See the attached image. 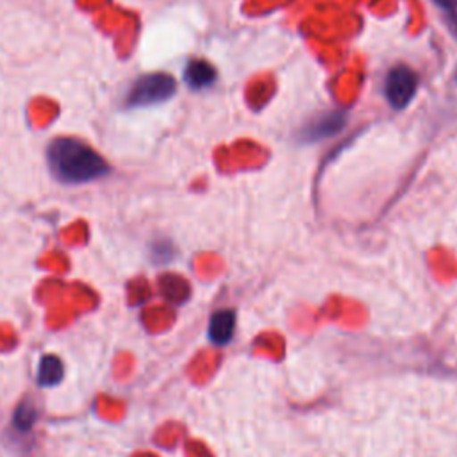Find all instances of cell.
<instances>
[{
	"mask_svg": "<svg viewBox=\"0 0 457 457\" xmlns=\"http://www.w3.org/2000/svg\"><path fill=\"white\" fill-rule=\"evenodd\" d=\"M64 377V366L55 355H43L37 368V382L41 387H54Z\"/></svg>",
	"mask_w": 457,
	"mask_h": 457,
	"instance_id": "cell-7",
	"label": "cell"
},
{
	"mask_svg": "<svg viewBox=\"0 0 457 457\" xmlns=\"http://www.w3.org/2000/svg\"><path fill=\"white\" fill-rule=\"evenodd\" d=\"M455 77H457V73H455Z\"/></svg>",
	"mask_w": 457,
	"mask_h": 457,
	"instance_id": "cell-10",
	"label": "cell"
},
{
	"mask_svg": "<svg viewBox=\"0 0 457 457\" xmlns=\"http://www.w3.org/2000/svg\"><path fill=\"white\" fill-rule=\"evenodd\" d=\"M37 418L36 409L32 407V403H21L16 407L14 416H12V425L20 430V432H27L32 428L34 421Z\"/></svg>",
	"mask_w": 457,
	"mask_h": 457,
	"instance_id": "cell-8",
	"label": "cell"
},
{
	"mask_svg": "<svg viewBox=\"0 0 457 457\" xmlns=\"http://www.w3.org/2000/svg\"><path fill=\"white\" fill-rule=\"evenodd\" d=\"M443 12L448 27L457 36V0H432Z\"/></svg>",
	"mask_w": 457,
	"mask_h": 457,
	"instance_id": "cell-9",
	"label": "cell"
},
{
	"mask_svg": "<svg viewBox=\"0 0 457 457\" xmlns=\"http://www.w3.org/2000/svg\"><path fill=\"white\" fill-rule=\"evenodd\" d=\"M345 123L346 114L343 111H327L305 123L298 132V139L302 143H316L320 139L337 134L345 127Z\"/></svg>",
	"mask_w": 457,
	"mask_h": 457,
	"instance_id": "cell-4",
	"label": "cell"
},
{
	"mask_svg": "<svg viewBox=\"0 0 457 457\" xmlns=\"http://www.w3.org/2000/svg\"><path fill=\"white\" fill-rule=\"evenodd\" d=\"M46 164L61 184H87L111 173L109 162L77 137H55L46 146Z\"/></svg>",
	"mask_w": 457,
	"mask_h": 457,
	"instance_id": "cell-1",
	"label": "cell"
},
{
	"mask_svg": "<svg viewBox=\"0 0 457 457\" xmlns=\"http://www.w3.org/2000/svg\"><path fill=\"white\" fill-rule=\"evenodd\" d=\"M418 91V75L405 64H398L389 70L386 82H384V93L389 105L396 111L405 109L411 100L414 98Z\"/></svg>",
	"mask_w": 457,
	"mask_h": 457,
	"instance_id": "cell-3",
	"label": "cell"
},
{
	"mask_svg": "<svg viewBox=\"0 0 457 457\" xmlns=\"http://www.w3.org/2000/svg\"><path fill=\"white\" fill-rule=\"evenodd\" d=\"M236 328V312L230 309H220L216 311L209 320L207 336L214 345H227Z\"/></svg>",
	"mask_w": 457,
	"mask_h": 457,
	"instance_id": "cell-5",
	"label": "cell"
},
{
	"mask_svg": "<svg viewBox=\"0 0 457 457\" xmlns=\"http://www.w3.org/2000/svg\"><path fill=\"white\" fill-rule=\"evenodd\" d=\"M177 93V82L170 73L154 71L137 77L125 95L127 109L150 107L168 102Z\"/></svg>",
	"mask_w": 457,
	"mask_h": 457,
	"instance_id": "cell-2",
	"label": "cell"
},
{
	"mask_svg": "<svg viewBox=\"0 0 457 457\" xmlns=\"http://www.w3.org/2000/svg\"><path fill=\"white\" fill-rule=\"evenodd\" d=\"M184 80L191 89H205L214 84L216 70L204 59H191L184 68Z\"/></svg>",
	"mask_w": 457,
	"mask_h": 457,
	"instance_id": "cell-6",
	"label": "cell"
}]
</instances>
